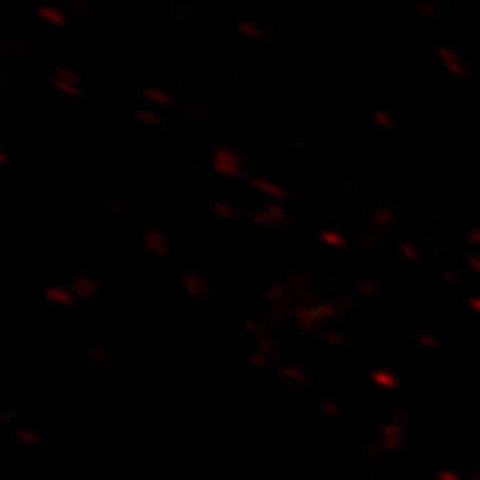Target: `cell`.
Here are the masks:
<instances>
[{"mask_svg":"<svg viewBox=\"0 0 480 480\" xmlns=\"http://www.w3.org/2000/svg\"><path fill=\"white\" fill-rule=\"evenodd\" d=\"M214 212L220 216V218H227V220H233V218H238V212H236V207L229 205V203H225V201H216L214 203Z\"/></svg>","mask_w":480,"mask_h":480,"instance_id":"10","label":"cell"},{"mask_svg":"<svg viewBox=\"0 0 480 480\" xmlns=\"http://www.w3.org/2000/svg\"><path fill=\"white\" fill-rule=\"evenodd\" d=\"M400 251L404 253V256H409V258H416V256H418L416 247H411L409 242H400Z\"/></svg>","mask_w":480,"mask_h":480,"instance_id":"17","label":"cell"},{"mask_svg":"<svg viewBox=\"0 0 480 480\" xmlns=\"http://www.w3.org/2000/svg\"><path fill=\"white\" fill-rule=\"evenodd\" d=\"M56 76L62 78V80H69V82H78V73L67 69V67H58V69H56Z\"/></svg>","mask_w":480,"mask_h":480,"instance_id":"14","label":"cell"},{"mask_svg":"<svg viewBox=\"0 0 480 480\" xmlns=\"http://www.w3.org/2000/svg\"><path fill=\"white\" fill-rule=\"evenodd\" d=\"M238 32H240L242 36H249V38H253V41H265V38H267L265 32L258 30L256 25H251V23H247V21H240V23H238Z\"/></svg>","mask_w":480,"mask_h":480,"instance_id":"9","label":"cell"},{"mask_svg":"<svg viewBox=\"0 0 480 480\" xmlns=\"http://www.w3.org/2000/svg\"><path fill=\"white\" fill-rule=\"evenodd\" d=\"M372 118L378 122L380 127H385V129H391L393 127V118L389 114H385V111H380V109H376L374 114H372Z\"/></svg>","mask_w":480,"mask_h":480,"instance_id":"13","label":"cell"},{"mask_svg":"<svg viewBox=\"0 0 480 480\" xmlns=\"http://www.w3.org/2000/svg\"><path fill=\"white\" fill-rule=\"evenodd\" d=\"M251 220L258 222V225H280V222H287L289 216H287V212L282 209L280 205H267L265 209H260V212L253 214Z\"/></svg>","mask_w":480,"mask_h":480,"instance_id":"2","label":"cell"},{"mask_svg":"<svg viewBox=\"0 0 480 480\" xmlns=\"http://www.w3.org/2000/svg\"><path fill=\"white\" fill-rule=\"evenodd\" d=\"M136 118L140 122H145V125H149V127H160V125H163V122H160V118L156 114H152V111H147V109H138L136 111Z\"/></svg>","mask_w":480,"mask_h":480,"instance_id":"12","label":"cell"},{"mask_svg":"<svg viewBox=\"0 0 480 480\" xmlns=\"http://www.w3.org/2000/svg\"><path fill=\"white\" fill-rule=\"evenodd\" d=\"M49 82H52V87H56V89L62 91V93H67V96H71V98H80V89L76 87V82L62 80V78H58V76H52V78H49Z\"/></svg>","mask_w":480,"mask_h":480,"instance_id":"7","label":"cell"},{"mask_svg":"<svg viewBox=\"0 0 480 480\" xmlns=\"http://www.w3.org/2000/svg\"><path fill=\"white\" fill-rule=\"evenodd\" d=\"M38 14L43 21H47V23H52V25H56V27H65L67 25V21H65V16L58 12V9H52V7H38Z\"/></svg>","mask_w":480,"mask_h":480,"instance_id":"6","label":"cell"},{"mask_svg":"<svg viewBox=\"0 0 480 480\" xmlns=\"http://www.w3.org/2000/svg\"><path fill=\"white\" fill-rule=\"evenodd\" d=\"M69 7L76 9V12L82 14V16H91V14H93V9H91L89 5H82L80 0H69Z\"/></svg>","mask_w":480,"mask_h":480,"instance_id":"15","label":"cell"},{"mask_svg":"<svg viewBox=\"0 0 480 480\" xmlns=\"http://www.w3.org/2000/svg\"><path fill=\"white\" fill-rule=\"evenodd\" d=\"M372 222H374V227H378V229L389 227V225L393 222V212L389 209V207H380V209H376L372 214Z\"/></svg>","mask_w":480,"mask_h":480,"instance_id":"5","label":"cell"},{"mask_svg":"<svg viewBox=\"0 0 480 480\" xmlns=\"http://www.w3.org/2000/svg\"><path fill=\"white\" fill-rule=\"evenodd\" d=\"M363 244H365V249H376V247H378V238H376V233H374V231L365 233V236H363Z\"/></svg>","mask_w":480,"mask_h":480,"instance_id":"16","label":"cell"},{"mask_svg":"<svg viewBox=\"0 0 480 480\" xmlns=\"http://www.w3.org/2000/svg\"><path fill=\"white\" fill-rule=\"evenodd\" d=\"M212 165L218 174L227 176V178H238L242 176V158L238 154H233L227 147H218L214 149L212 154Z\"/></svg>","mask_w":480,"mask_h":480,"instance_id":"1","label":"cell"},{"mask_svg":"<svg viewBox=\"0 0 480 480\" xmlns=\"http://www.w3.org/2000/svg\"><path fill=\"white\" fill-rule=\"evenodd\" d=\"M143 96L147 98V100H152V102H156V105H172L174 102V98L169 96V93H165L163 89H156V87H147V89H143Z\"/></svg>","mask_w":480,"mask_h":480,"instance_id":"8","label":"cell"},{"mask_svg":"<svg viewBox=\"0 0 480 480\" xmlns=\"http://www.w3.org/2000/svg\"><path fill=\"white\" fill-rule=\"evenodd\" d=\"M251 185L256 187L258 192H262V194H267V196H271V198H276V201H282V198H287V192L285 190H280L278 185H274V183H267L265 178H251Z\"/></svg>","mask_w":480,"mask_h":480,"instance_id":"4","label":"cell"},{"mask_svg":"<svg viewBox=\"0 0 480 480\" xmlns=\"http://www.w3.org/2000/svg\"><path fill=\"white\" fill-rule=\"evenodd\" d=\"M143 244H145L147 251L158 253V256L167 251V240H165V236L158 229H147L143 233Z\"/></svg>","mask_w":480,"mask_h":480,"instance_id":"3","label":"cell"},{"mask_svg":"<svg viewBox=\"0 0 480 480\" xmlns=\"http://www.w3.org/2000/svg\"><path fill=\"white\" fill-rule=\"evenodd\" d=\"M203 111V107H196V105H190V109H187V116H190L192 120L194 118H198V114Z\"/></svg>","mask_w":480,"mask_h":480,"instance_id":"19","label":"cell"},{"mask_svg":"<svg viewBox=\"0 0 480 480\" xmlns=\"http://www.w3.org/2000/svg\"><path fill=\"white\" fill-rule=\"evenodd\" d=\"M102 205H105L107 209H109V212H114V214H120L122 209H125V207H122V205H118V203H114V201H109V198H107L105 203H102Z\"/></svg>","mask_w":480,"mask_h":480,"instance_id":"18","label":"cell"},{"mask_svg":"<svg viewBox=\"0 0 480 480\" xmlns=\"http://www.w3.org/2000/svg\"><path fill=\"white\" fill-rule=\"evenodd\" d=\"M320 240L332 244V247H345L347 244V240L338 231H320Z\"/></svg>","mask_w":480,"mask_h":480,"instance_id":"11","label":"cell"},{"mask_svg":"<svg viewBox=\"0 0 480 480\" xmlns=\"http://www.w3.org/2000/svg\"><path fill=\"white\" fill-rule=\"evenodd\" d=\"M418 12H420V14H427V16H431V9H429L427 5H418Z\"/></svg>","mask_w":480,"mask_h":480,"instance_id":"20","label":"cell"}]
</instances>
